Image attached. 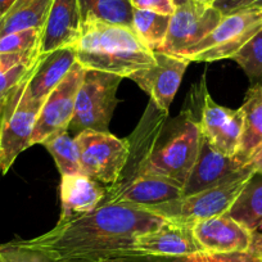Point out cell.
<instances>
[{
  "mask_svg": "<svg viewBox=\"0 0 262 262\" xmlns=\"http://www.w3.org/2000/svg\"><path fill=\"white\" fill-rule=\"evenodd\" d=\"M166 221L145 208L102 203L86 215L58 221L48 233L21 243L54 262H110L135 257V239Z\"/></svg>",
  "mask_w": 262,
  "mask_h": 262,
  "instance_id": "1",
  "label": "cell"
},
{
  "mask_svg": "<svg viewBox=\"0 0 262 262\" xmlns=\"http://www.w3.org/2000/svg\"><path fill=\"white\" fill-rule=\"evenodd\" d=\"M76 60L85 70L128 77L156 63L155 52L138 37L131 27L99 19L82 21L75 44Z\"/></svg>",
  "mask_w": 262,
  "mask_h": 262,
  "instance_id": "2",
  "label": "cell"
},
{
  "mask_svg": "<svg viewBox=\"0 0 262 262\" xmlns=\"http://www.w3.org/2000/svg\"><path fill=\"white\" fill-rule=\"evenodd\" d=\"M152 142L142 150V157L133 172L122 176L120 181L150 175L167 179L183 188L202 143L198 121L191 118L188 112L181 113L167 123Z\"/></svg>",
  "mask_w": 262,
  "mask_h": 262,
  "instance_id": "3",
  "label": "cell"
},
{
  "mask_svg": "<svg viewBox=\"0 0 262 262\" xmlns=\"http://www.w3.org/2000/svg\"><path fill=\"white\" fill-rule=\"evenodd\" d=\"M32 71L6 95L4 100L0 118V172L3 175L8 172L17 157L31 147L35 123L44 104L35 100L29 92L27 85Z\"/></svg>",
  "mask_w": 262,
  "mask_h": 262,
  "instance_id": "4",
  "label": "cell"
},
{
  "mask_svg": "<svg viewBox=\"0 0 262 262\" xmlns=\"http://www.w3.org/2000/svg\"><path fill=\"white\" fill-rule=\"evenodd\" d=\"M122 79L118 75L86 70L77 93L69 133L75 137L86 130L110 133L111 120L118 103L117 90Z\"/></svg>",
  "mask_w": 262,
  "mask_h": 262,
  "instance_id": "5",
  "label": "cell"
},
{
  "mask_svg": "<svg viewBox=\"0 0 262 262\" xmlns=\"http://www.w3.org/2000/svg\"><path fill=\"white\" fill-rule=\"evenodd\" d=\"M262 30V8H251L224 16L220 24L202 41L181 57L190 62L231 59Z\"/></svg>",
  "mask_w": 262,
  "mask_h": 262,
  "instance_id": "6",
  "label": "cell"
},
{
  "mask_svg": "<svg viewBox=\"0 0 262 262\" xmlns=\"http://www.w3.org/2000/svg\"><path fill=\"white\" fill-rule=\"evenodd\" d=\"M75 142L82 175L108 186L120 181L130 160L128 139H120L111 133L86 130L77 134Z\"/></svg>",
  "mask_w": 262,
  "mask_h": 262,
  "instance_id": "7",
  "label": "cell"
},
{
  "mask_svg": "<svg viewBox=\"0 0 262 262\" xmlns=\"http://www.w3.org/2000/svg\"><path fill=\"white\" fill-rule=\"evenodd\" d=\"M251 175L165 203L150 210V212L170 223L189 228L198 221L226 215Z\"/></svg>",
  "mask_w": 262,
  "mask_h": 262,
  "instance_id": "8",
  "label": "cell"
},
{
  "mask_svg": "<svg viewBox=\"0 0 262 262\" xmlns=\"http://www.w3.org/2000/svg\"><path fill=\"white\" fill-rule=\"evenodd\" d=\"M86 70L75 63L64 79L48 95L40 110L31 137V145L42 144L47 139L63 131H69L75 113L76 97Z\"/></svg>",
  "mask_w": 262,
  "mask_h": 262,
  "instance_id": "9",
  "label": "cell"
},
{
  "mask_svg": "<svg viewBox=\"0 0 262 262\" xmlns=\"http://www.w3.org/2000/svg\"><path fill=\"white\" fill-rule=\"evenodd\" d=\"M221 19L223 14L217 9L194 0L176 7L170 18L167 36L158 52L181 57L212 32Z\"/></svg>",
  "mask_w": 262,
  "mask_h": 262,
  "instance_id": "10",
  "label": "cell"
},
{
  "mask_svg": "<svg viewBox=\"0 0 262 262\" xmlns=\"http://www.w3.org/2000/svg\"><path fill=\"white\" fill-rule=\"evenodd\" d=\"M253 172L251 163L243 162L236 155H221L202 137L198 157L183 186V196L230 183Z\"/></svg>",
  "mask_w": 262,
  "mask_h": 262,
  "instance_id": "11",
  "label": "cell"
},
{
  "mask_svg": "<svg viewBox=\"0 0 262 262\" xmlns=\"http://www.w3.org/2000/svg\"><path fill=\"white\" fill-rule=\"evenodd\" d=\"M156 63L128 76L150 97L158 111L167 115L190 60L185 57L155 52Z\"/></svg>",
  "mask_w": 262,
  "mask_h": 262,
  "instance_id": "12",
  "label": "cell"
},
{
  "mask_svg": "<svg viewBox=\"0 0 262 262\" xmlns=\"http://www.w3.org/2000/svg\"><path fill=\"white\" fill-rule=\"evenodd\" d=\"M191 233L205 257L247 254L253 234L229 215L198 221L191 226Z\"/></svg>",
  "mask_w": 262,
  "mask_h": 262,
  "instance_id": "13",
  "label": "cell"
},
{
  "mask_svg": "<svg viewBox=\"0 0 262 262\" xmlns=\"http://www.w3.org/2000/svg\"><path fill=\"white\" fill-rule=\"evenodd\" d=\"M183 198V188L160 176L140 175L110 185L102 203H122L150 211Z\"/></svg>",
  "mask_w": 262,
  "mask_h": 262,
  "instance_id": "14",
  "label": "cell"
},
{
  "mask_svg": "<svg viewBox=\"0 0 262 262\" xmlns=\"http://www.w3.org/2000/svg\"><path fill=\"white\" fill-rule=\"evenodd\" d=\"M243 110H230L212 100L203 88L202 110L198 125L202 137L211 147L225 156H235L241 145L243 130Z\"/></svg>",
  "mask_w": 262,
  "mask_h": 262,
  "instance_id": "15",
  "label": "cell"
},
{
  "mask_svg": "<svg viewBox=\"0 0 262 262\" xmlns=\"http://www.w3.org/2000/svg\"><path fill=\"white\" fill-rule=\"evenodd\" d=\"M135 257L203 258L191 228L166 221L155 230L140 234L134 243Z\"/></svg>",
  "mask_w": 262,
  "mask_h": 262,
  "instance_id": "16",
  "label": "cell"
},
{
  "mask_svg": "<svg viewBox=\"0 0 262 262\" xmlns=\"http://www.w3.org/2000/svg\"><path fill=\"white\" fill-rule=\"evenodd\" d=\"M79 0H53L40 37V55L72 47L81 34Z\"/></svg>",
  "mask_w": 262,
  "mask_h": 262,
  "instance_id": "17",
  "label": "cell"
},
{
  "mask_svg": "<svg viewBox=\"0 0 262 262\" xmlns=\"http://www.w3.org/2000/svg\"><path fill=\"white\" fill-rule=\"evenodd\" d=\"M105 191L107 188H103L98 181L82 173L62 176L59 221L71 220L94 211L104 200Z\"/></svg>",
  "mask_w": 262,
  "mask_h": 262,
  "instance_id": "18",
  "label": "cell"
},
{
  "mask_svg": "<svg viewBox=\"0 0 262 262\" xmlns=\"http://www.w3.org/2000/svg\"><path fill=\"white\" fill-rule=\"evenodd\" d=\"M75 45L40 55L36 67L29 79V92L35 100L44 103L48 95L64 79L72 66L76 63Z\"/></svg>",
  "mask_w": 262,
  "mask_h": 262,
  "instance_id": "19",
  "label": "cell"
},
{
  "mask_svg": "<svg viewBox=\"0 0 262 262\" xmlns=\"http://www.w3.org/2000/svg\"><path fill=\"white\" fill-rule=\"evenodd\" d=\"M242 110L244 113L241 145L236 156L249 163L262 148V90L251 86L246 94Z\"/></svg>",
  "mask_w": 262,
  "mask_h": 262,
  "instance_id": "20",
  "label": "cell"
},
{
  "mask_svg": "<svg viewBox=\"0 0 262 262\" xmlns=\"http://www.w3.org/2000/svg\"><path fill=\"white\" fill-rule=\"evenodd\" d=\"M226 215L252 233L262 229V172L252 173Z\"/></svg>",
  "mask_w": 262,
  "mask_h": 262,
  "instance_id": "21",
  "label": "cell"
},
{
  "mask_svg": "<svg viewBox=\"0 0 262 262\" xmlns=\"http://www.w3.org/2000/svg\"><path fill=\"white\" fill-rule=\"evenodd\" d=\"M53 0H17L0 21V37L27 29L42 30Z\"/></svg>",
  "mask_w": 262,
  "mask_h": 262,
  "instance_id": "22",
  "label": "cell"
},
{
  "mask_svg": "<svg viewBox=\"0 0 262 262\" xmlns=\"http://www.w3.org/2000/svg\"><path fill=\"white\" fill-rule=\"evenodd\" d=\"M82 21L99 19L111 25L131 27L134 8L128 0H79Z\"/></svg>",
  "mask_w": 262,
  "mask_h": 262,
  "instance_id": "23",
  "label": "cell"
},
{
  "mask_svg": "<svg viewBox=\"0 0 262 262\" xmlns=\"http://www.w3.org/2000/svg\"><path fill=\"white\" fill-rule=\"evenodd\" d=\"M171 16L145 9H134L131 29L140 40L153 52L162 48L167 36Z\"/></svg>",
  "mask_w": 262,
  "mask_h": 262,
  "instance_id": "24",
  "label": "cell"
},
{
  "mask_svg": "<svg viewBox=\"0 0 262 262\" xmlns=\"http://www.w3.org/2000/svg\"><path fill=\"white\" fill-rule=\"evenodd\" d=\"M45 148L53 156L60 176L80 175V155L75 138L70 135L69 131L50 137L42 143Z\"/></svg>",
  "mask_w": 262,
  "mask_h": 262,
  "instance_id": "25",
  "label": "cell"
},
{
  "mask_svg": "<svg viewBox=\"0 0 262 262\" xmlns=\"http://www.w3.org/2000/svg\"><path fill=\"white\" fill-rule=\"evenodd\" d=\"M231 59L243 69L251 80V86L262 90V30Z\"/></svg>",
  "mask_w": 262,
  "mask_h": 262,
  "instance_id": "26",
  "label": "cell"
},
{
  "mask_svg": "<svg viewBox=\"0 0 262 262\" xmlns=\"http://www.w3.org/2000/svg\"><path fill=\"white\" fill-rule=\"evenodd\" d=\"M41 30L27 29L12 32L0 37V54L3 53H24L40 48Z\"/></svg>",
  "mask_w": 262,
  "mask_h": 262,
  "instance_id": "27",
  "label": "cell"
},
{
  "mask_svg": "<svg viewBox=\"0 0 262 262\" xmlns=\"http://www.w3.org/2000/svg\"><path fill=\"white\" fill-rule=\"evenodd\" d=\"M0 262H54L37 249H32L21 243L11 242L0 246Z\"/></svg>",
  "mask_w": 262,
  "mask_h": 262,
  "instance_id": "28",
  "label": "cell"
},
{
  "mask_svg": "<svg viewBox=\"0 0 262 262\" xmlns=\"http://www.w3.org/2000/svg\"><path fill=\"white\" fill-rule=\"evenodd\" d=\"M36 64L22 66V67H17L8 72H3L0 70V97H6L16 85H18L35 69Z\"/></svg>",
  "mask_w": 262,
  "mask_h": 262,
  "instance_id": "29",
  "label": "cell"
},
{
  "mask_svg": "<svg viewBox=\"0 0 262 262\" xmlns=\"http://www.w3.org/2000/svg\"><path fill=\"white\" fill-rule=\"evenodd\" d=\"M212 7L224 17L244 9L262 8V0H215Z\"/></svg>",
  "mask_w": 262,
  "mask_h": 262,
  "instance_id": "30",
  "label": "cell"
},
{
  "mask_svg": "<svg viewBox=\"0 0 262 262\" xmlns=\"http://www.w3.org/2000/svg\"><path fill=\"white\" fill-rule=\"evenodd\" d=\"M134 9H145L161 14L172 16L176 6L172 0H128Z\"/></svg>",
  "mask_w": 262,
  "mask_h": 262,
  "instance_id": "31",
  "label": "cell"
},
{
  "mask_svg": "<svg viewBox=\"0 0 262 262\" xmlns=\"http://www.w3.org/2000/svg\"><path fill=\"white\" fill-rule=\"evenodd\" d=\"M248 254L257 261H262V234L254 231L252 234V243L249 247Z\"/></svg>",
  "mask_w": 262,
  "mask_h": 262,
  "instance_id": "32",
  "label": "cell"
},
{
  "mask_svg": "<svg viewBox=\"0 0 262 262\" xmlns=\"http://www.w3.org/2000/svg\"><path fill=\"white\" fill-rule=\"evenodd\" d=\"M17 0H0V21L4 18L7 13L11 11Z\"/></svg>",
  "mask_w": 262,
  "mask_h": 262,
  "instance_id": "33",
  "label": "cell"
},
{
  "mask_svg": "<svg viewBox=\"0 0 262 262\" xmlns=\"http://www.w3.org/2000/svg\"><path fill=\"white\" fill-rule=\"evenodd\" d=\"M249 163H251V166L256 172H262V148L254 155V157L252 158Z\"/></svg>",
  "mask_w": 262,
  "mask_h": 262,
  "instance_id": "34",
  "label": "cell"
},
{
  "mask_svg": "<svg viewBox=\"0 0 262 262\" xmlns=\"http://www.w3.org/2000/svg\"><path fill=\"white\" fill-rule=\"evenodd\" d=\"M236 262H257V259H254L253 257H251L248 253H247V254H243V256H242Z\"/></svg>",
  "mask_w": 262,
  "mask_h": 262,
  "instance_id": "35",
  "label": "cell"
},
{
  "mask_svg": "<svg viewBox=\"0 0 262 262\" xmlns=\"http://www.w3.org/2000/svg\"><path fill=\"white\" fill-rule=\"evenodd\" d=\"M172 2L175 3L176 7H179V6H183V4L189 3V2H191V0H172Z\"/></svg>",
  "mask_w": 262,
  "mask_h": 262,
  "instance_id": "36",
  "label": "cell"
},
{
  "mask_svg": "<svg viewBox=\"0 0 262 262\" xmlns=\"http://www.w3.org/2000/svg\"><path fill=\"white\" fill-rule=\"evenodd\" d=\"M4 100H6V97H0V118H2V113H3Z\"/></svg>",
  "mask_w": 262,
  "mask_h": 262,
  "instance_id": "37",
  "label": "cell"
},
{
  "mask_svg": "<svg viewBox=\"0 0 262 262\" xmlns=\"http://www.w3.org/2000/svg\"><path fill=\"white\" fill-rule=\"evenodd\" d=\"M213 2H215V0H206L205 4H206V6H212Z\"/></svg>",
  "mask_w": 262,
  "mask_h": 262,
  "instance_id": "38",
  "label": "cell"
},
{
  "mask_svg": "<svg viewBox=\"0 0 262 262\" xmlns=\"http://www.w3.org/2000/svg\"><path fill=\"white\" fill-rule=\"evenodd\" d=\"M194 2H196V3H203V4H205L206 0H194Z\"/></svg>",
  "mask_w": 262,
  "mask_h": 262,
  "instance_id": "39",
  "label": "cell"
},
{
  "mask_svg": "<svg viewBox=\"0 0 262 262\" xmlns=\"http://www.w3.org/2000/svg\"><path fill=\"white\" fill-rule=\"evenodd\" d=\"M60 262H70V261H60Z\"/></svg>",
  "mask_w": 262,
  "mask_h": 262,
  "instance_id": "40",
  "label": "cell"
},
{
  "mask_svg": "<svg viewBox=\"0 0 262 262\" xmlns=\"http://www.w3.org/2000/svg\"><path fill=\"white\" fill-rule=\"evenodd\" d=\"M257 262H262V261H257Z\"/></svg>",
  "mask_w": 262,
  "mask_h": 262,
  "instance_id": "41",
  "label": "cell"
}]
</instances>
